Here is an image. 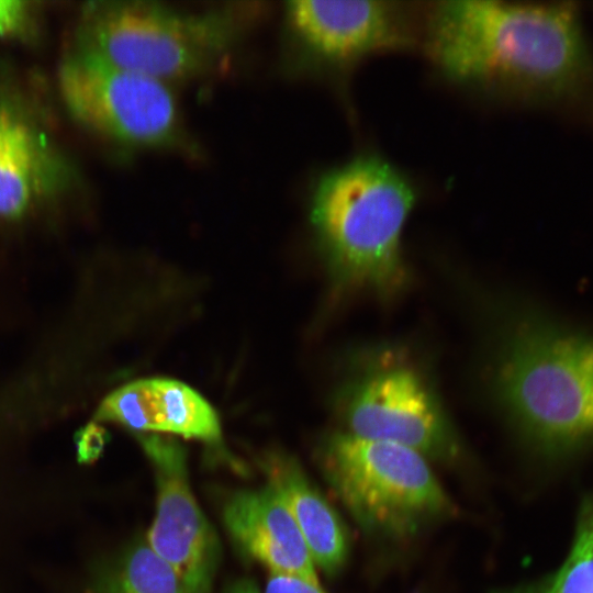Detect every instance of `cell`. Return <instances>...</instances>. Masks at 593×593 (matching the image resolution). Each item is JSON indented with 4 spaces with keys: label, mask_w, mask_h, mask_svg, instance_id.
Listing matches in <instances>:
<instances>
[{
    "label": "cell",
    "mask_w": 593,
    "mask_h": 593,
    "mask_svg": "<svg viewBox=\"0 0 593 593\" xmlns=\"http://www.w3.org/2000/svg\"><path fill=\"white\" fill-rule=\"evenodd\" d=\"M260 466L269 485L293 516L318 568L335 574L345 564L349 542L337 512L310 481L299 462L287 454H267Z\"/></svg>",
    "instance_id": "cell-13"
},
{
    "label": "cell",
    "mask_w": 593,
    "mask_h": 593,
    "mask_svg": "<svg viewBox=\"0 0 593 593\" xmlns=\"http://www.w3.org/2000/svg\"><path fill=\"white\" fill-rule=\"evenodd\" d=\"M96 418L134 430L163 432L219 441L221 426L213 407L197 391L171 379H142L109 394Z\"/></svg>",
    "instance_id": "cell-11"
},
{
    "label": "cell",
    "mask_w": 593,
    "mask_h": 593,
    "mask_svg": "<svg viewBox=\"0 0 593 593\" xmlns=\"http://www.w3.org/2000/svg\"><path fill=\"white\" fill-rule=\"evenodd\" d=\"M223 521L238 548L271 573L318 584L302 534L281 497L269 485L233 493L224 504Z\"/></svg>",
    "instance_id": "cell-10"
},
{
    "label": "cell",
    "mask_w": 593,
    "mask_h": 593,
    "mask_svg": "<svg viewBox=\"0 0 593 593\" xmlns=\"http://www.w3.org/2000/svg\"><path fill=\"white\" fill-rule=\"evenodd\" d=\"M27 3L21 0H0V36L19 31L27 18Z\"/></svg>",
    "instance_id": "cell-17"
},
{
    "label": "cell",
    "mask_w": 593,
    "mask_h": 593,
    "mask_svg": "<svg viewBox=\"0 0 593 593\" xmlns=\"http://www.w3.org/2000/svg\"><path fill=\"white\" fill-rule=\"evenodd\" d=\"M58 88L69 113L86 127L127 144L168 145L179 112L166 82L77 51L61 64Z\"/></svg>",
    "instance_id": "cell-7"
},
{
    "label": "cell",
    "mask_w": 593,
    "mask_h": 593,
    "mask_svg": "<svg viewBox=\"0 0 593 593\" xmlns=\"http://www.w3.org/2000/svg\"><path fill=\"white\" fill-rule=\"evenodd\" d=\"M155 473L156 514L149 547L179 579L183 593H210L220 562V542L190 488L183 447L172 438L139 435Z\"/></svg>",
    "instance_id": "cell-8"
},
{
    "label": "cell",
    "mask_w": 593,
    "mask_h": 593,
    "mask_svg": "<svg viewBox=\"0 0 593 593\" xmlns=\"http://www.w3.org/2000/svg\"><path fill=\"white\" fill-rule=\"evenodd\" d=\"M317 456L328 484L371 536L412 538L456 512L429 461L407 447L338 430Z\"/></svg>",
    "instance_id": "cell-4"
},
{
    "label": "cell",
    "mask_w": 593,
    "mask_h": 593,
    "mask_svg": "<svg viewBox=\"0 0 593 593\" xmlns=\"http://www.w3.org/2000/svg\"><path fill=\"white\" fill-rule=\"evenodd\" d=\"M415 200L409 179L378 155H359L317 180L310 215L336 292L389 301L405 289L401 239Z\"/></svg>",
    "instance_id": "cell-2"
},
{
    "label": "cell",
    "mask_w": 593,
    "mask_h": 593,
    "mask_svg": "<svg viewBox=\"0 0 593 593\" xmlns=\"http://www.w3.org/2000/svg\"><path fill=\"white\" fill-rule=\"evenodd\" d=\"M109 593H183L172 568L145 541L126 552Z\"/></svg>",
    "instance_id": "cell-15"
},
{
    "label": "cell",
    "mask_w": 593,
    "mask_h": 593,
    "mask_svg": "<svg viewBox=\"0 0 593 593\" xmlns=\"http://www.w3.org/2000/svg\"><path fill=\"white\" fill-rule=\"evenodd\" d=\"M108 434L103 427L90 423L77 434V450L81 461L90 462L99 457L104 448Z\"/></svg>",
    "instance_id": "cell-16"
},
{
    "label": "cell",
    "mask_w": 593,
    "mask_h": 593,
    "mask_svg": "<svg viewBox=\"0 0 593 593\" xmlns=\"http://www.w3.org/2000/svg\"><path fill=\"white\" fill-rule=\"evenodd\" d=\"M493 593H593V492L582 502L572 546L562 566L536 584Z\"/></svg>",
    "instance_id": "cell-14"
},
{
    "label": "cell",
    "mask_w": 593,
    "mask_h": 593,
    "mask_svg": "<svg viewBox=\"0 0 593 593\" xmlns=\"http://www.w3.org/2000/svg\"><path fill=\"white\" fill-rule=\"evenodd\" d=\"M426 53L449 81L550 105L593 100V54L573 2H436Z\"/></svg>",
    "instance_id": "cell-1"
},
{
    "label": "cell",
    "mask_w": 593,
    "mask_h": 593,
    "mask_svg": "<svg viewBox=\"0 0 593 593\" xmlns=\"http://www.w3.org/2000/svg\"><path fill=\"white\" fill-rule=\"evenodd\" d=\"M361 360L337 396L344 432L407 447L428 461H459L461 441L422 368L395 349Z\"/></svg>",
    "instance_id": "cell-6"
},
{
    "label": "cell",
    "mask_w": 593,
    "mask_h": 593,
    "mask_svg": "<svg viewBox=\"0 0 593 593\" xmlns=\"http://www.w3.org/2000/svg\"><path fill=\"white\" fill-rule=\"evenodd\" d=\"M233 16L192 13L153 1H99L83 9L79 51L156 80L211 68L235 35Z\"/></svg>",
    "instance_id": "cell-5"
},
{
    "label": "cell",
    "mask_w": 593,
    "mask_h": 593,
    "mask_svg": "<svg viewBox=\"0 0 593 593\" xmlns=\"http://www.w3.org/2000/svg\"><path fill=\"white\" fill-rule=\"evenodd\" d=\"M265 593H325L320 584L292 575L271 573Z\"/></svg>",
    "instance_id": "cell-18"
},
{
    "label": "cell",
    "mask_w": 593,
    "mask_h": 593,
    "mask_svg": "<svg viewBox=\"0 0 593 593\" xmlns=\"http://www.w3.org/2000/svg\"><path fill=\"white\" fill-rule=\"evenodd\" d=\"M287 13L304 49L336 69L413 44L407 10L396 2L295 0Z\"/></svg>",
    "instance_id": "cell-9"
},
{
    "label": "cell",
    "mask_w": 593,
    "mask_h": 593,
    "mask_svg": "<svg viewBox=\"0 0 593 593\" xmlns=\"http://www.w3.org/2000/svg\"><path fill=\"white\" fill-rule=\"evenodd\" d=\"M63 165L45 135L16 105L0 101V217H16L49 193Z\"/></svg>",
    "instance_id": "cell-12"
},
{
    "label": "cell",
    "mask_w": 593,
    "mask_h": 593,
    "mask_svg": "<svg viewBox=\"0 0 593 593\" xmlns=\"http://www.w3.org/2000/svg\"><path fill=\"white\" fill-rule=\"evenodd\" d=\"M224 593H260L256 584L249 579L237 580Z\"/></svg>",
    "instance_id": "cell-19"
},
{
    "label": "cell",
    "mask_w": 593,
    "mask_h": 593,
    "mask_svg": "<svg viewBox=\"0 0 593 593\" xmlns=\"http://www.w3.org/2000/svg\"><path fill=\"white\" fill-rule=\"evenodd\" d=\"M496 334L490 385L521 434L549 451L593 440V338L530 315Z\"/></svg>",
    "instance_id": "cell-3"
}]
</instances>
